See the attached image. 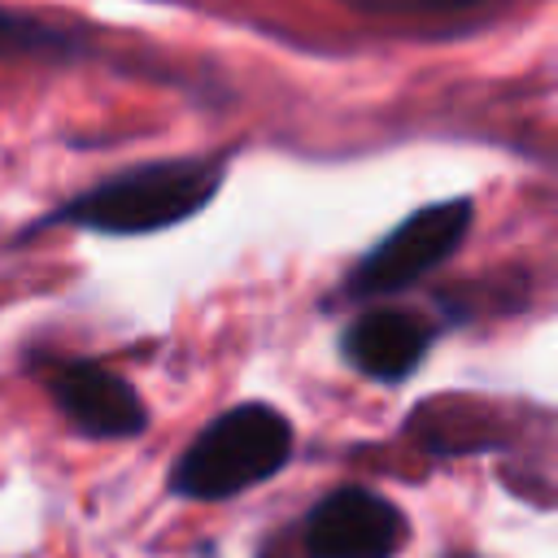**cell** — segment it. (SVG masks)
Here are the masks:
<instances>
[{"mask_svg":"<svg viewBox=\"0 0 558 558\" xmlns=\"http://www.w3.org/2000/svg\"><path fill=\"white\" fill-rule=\"evenodd\" d=\"M222 157H157L126 166L87 192L70 196L48 222L100 231V235H148L196 218L222 187Z\"/></svg>","mask_w":558,"mask_h":558,"instance_id":"cell-1","label":"cell"},{"mask_svg":"<svg viewBox=\"0 0 558 558\" xmlns=\"http://www.w3.org/2000/svg\"><path fill=\"white\" fill-rule=\"evenodd\" d=\"M292 453V427L270 405H235L218 414L179 458L174 488L183 497L218 501L270 480Z\"/></svg>","mask_w":558,"mask_h":558,"instance_id":"cell-2","label":"cell"},{"mask_svg":"<svg viewBox=\"0 0 558 558\" xmlns=\"http://www.w3.org/2000/svg\"><path fill=\"white\" fill-rule=\"evenodd\" d=\"M471 218H475V205L466 196L414 209L357 262V270L349 275V296H388L418 283L462 244V235L471 231Z\"/></svg>","mask_w":558,"mask_h":558,"instance_id":"cell-3","label":"cell"},{"mask_svg":"<svg viewBox=\"0 0 558 558\" xmlns=\"http://www.w3.org/2000/svg\"><path fill=\"white\" fill-rule=\"evenodd\" d=\"M405 541L401 510L371 488H336L305 519L310 558H392Z\"/></svg>","mask_w":558,"mask_h":558,"instance_id":"cell-4","label":"cell"},{"mask_svg":"<svg viewBox=\"0 0 558 558\" xmlns=\"http://www.w3.org/2000/svg\"><path fill=\"white\" fill-rule=\"evenodd\" d=\"M52 401L61 405V414L100 440H118V436H135L144 432V401L135 397V388L96 366V362H70L52 375Z\"/></svg>","mask_w":558,"mask_h":558,"instance_id":"cell-5","label":"cell"},{"mask_svg":"<svg viewBox=\"0 0 558 558\" xmlns=\"http://www.w3.org/2000/svg\"><path fill=\"white\" fill-rule=\"evenodd\" d=\"M96 35L70 13L0 4V65H83L96 57Z\"/></svg>","mask_w":558,"mask_h":558,"instance_id":"cell-6","label":"cell"},{"mask_svg":"<svg viewBox=\"0 0 558 558\" xmlns=\"http://www.w3.org/2000/svg\"><path fill=\"white\" fill-rule=\"evenodd\" d=\"M432 327L405 310H366L349 323L340 349L349 357V366H357L371 379H401L410 375L423 353H427Z\"/></svg>","mask_w":558,"mask_h":558,"instance_id":"cell-7","label":"cell"},{"mask_svg":"<svg viewBox=\"0 0 558 558\" xmlns=\"http://www.w3.org/2000/svg\"><path fill=\"white\" fill-rule=\"evenodd\" d=\"M340 4L353 9L357 17L388 22V26L427 35V39H436V35L445 39V35H471V31L488 26L514 0H340Z\"/></svg>","mask_w":558,"mask_h":558,"instance_id":"cell-8","label":"cell"}]
</instances>
